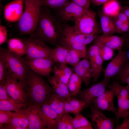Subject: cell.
<instances>
[{"label": "cell", "mask_w": 129, "mask_h": 129, "mask_svg": "<svg viewBox=\"0 0 129 129\" xmlns=\"http://www.w3.org/2000/svg\"><path fill=\"white\" fill-rule=\"evenodd\" d=\"M63 27L52 15L48 7L41 6L38 25L30 38L56 45Z\"/></svg>", "instance_id": "6da1fadb"}, {"label": "cell", "mask_w": 129, "mask_h": 129, "mask_svg": "<svg viewBox=\"0 0 129 129\" xmlns=\"http://www.w3.org/2000/svg\"><path fill=\"white\" fill-rule=\"evenodd\" d=\"M26 81L27 92L28 102L41 107L48 102L54 92L48 83L41 76L29 68Z\"/></svg>", "instance_id": "7a4b0ae2"}, {"label": "cell", "mask_w": 129, "mask_h": 129, "mask_svg": "<svg viewBox=\"0 0 129 129\" xmlns=\"http://www.w3.org/2000/svg\"><path fill=\"white\" fill-rule=\"evenodd\" d=\"M25 8L18 21V27L22 35H30L34 31L38 25L41 6L39 0H24Z\"/></svg>", "instance_id": "3957f363"}, {"label": "cell", "mask_w": 129, "mask_h": 129, "mask_svg": "<svg viewBox=\"0 0 129 129\" xmlns=\"http://www.w3.org/2000/svg\"><path fill=\"white\" fill-rule=\"evenodd\" d=\"M0 52L6 60L8 72L22 84L26 90V78L29 67L26 60L22 56L14 53L8 49L0 47Z\"/></svg>", "instance_id": "277c9868"}, {"label": "cell", "mask_w": 129, "mask_h": 129, "mask_svg": "<svg viewBox=\"0 0 129 129\" xmlns=\"http://www.w3.org/2000/svg\"><path fill=\"white\" fill-rule=\"evenodd\" d=\"M107 88L112 90L117 98L118 107L115 114L118 125L120 118H124L129 115V86H122L114 80Z\"/></svg>", "instance_id": "5b68a950"}, {"label": "cell", "mask_w": 129, "mask_h": 129, "mask_svg": "<svg viewBox=\"0 0 129 129\" xmlns=\"http://www.w3.org/2000/svg\"><path fill=\"white\" fill-rule=\"evenodd\" d=\"M29 111L28 129H57L43 114L38 105L28 102L27 104Z\"/></svg>", "instance_id": "8992f818"}, {"label": "cell", "mask_w": 129, "mask_h": 129, "mask_svg": "<svg viewBox=\"0 0 129 129\" xmlns=\"http://www.w3.org/2000/svg\"><path fill=\"white\" fill-rule=\"evenodd\" d=\"M21 39L25 47L26 59L50 57L52 48L45 43L30 37Z\"/></svg>", "instance_id": "52a82bcc"}, {"label": "cell", "mask_w": 129, "mask_h": 129, "mask_svg": "<svg viewBox=\"0 0 129 129\" xmlns=\"http://www.w3.org/2000/svg\"><path fill=\"white\" fill-rule=\"evenodd\" d=\"M96 13L87 9L74 22L73 27L75 34H97L98 28L96 21Z\"/></svg>", "instance_id": "ba28073f"}, {"label": "cell", "mask_w": 129, "mask_h": 129, "mask_svg": "<svg viewBox=\"0 0 129 129\" xmlns=\"http://www.w3.org/2000/svg\"><path fill=\"white\" fill-rule=\"evenodd\" d=\"M5 86L8 94L14 102L27 104L28 99L25 89L22 84L8 72Z\"/></svg>", "instance_id": "9c48e42d"}, {"label": "cell", "mask_w": 129, "mask_h": 129, "mask_svg": "<svg viewBox=\"0 0 129 129\" xmlns=\"http://www.w3.org/2000/svg\"><path fill=\"white\" fill-rule=\"evenodd\" d=\"M109 79L104 78L101 81L95 83L89 87L81 91L77 94L79 100L85 103L84 109L89 107L94 100L106 90Z\"/></svg>", "instance_id": "30bf717a"}, {"label": "cell", "mask_w": 129, "mask_h": 129, "mask_svg": "<svg viewBox=\"0 0 129 129\" xmlns=\"http://www.w3.org/2000/svg\"><path fill=\"white\" fill-rule=\"evenodd\" d=\"M73 26H63L57 44L68 49L78 50L86 54V45L78 43L75 39Z\"/></svg>", "instance_id": "8fae6325"}, {"label": "cell", "mask_w": 129, "mask_h": 129, "mask_svg": "<svg viewBox=\"0 0 129 129\" xmlns=\"http://www.w3.org/2000/svg\"><path fill=\"white\" fill-rule=\"evenodd\" d=\"M26 62L30 69L35 73L45 76H49L54 65L50 57L26 59Z\"/></svg>", "instance_id": "7c38bea8"}, {"label": "cell", "mask_w": 129, "mask_h": 129, "mask_svg": "<svg viewBox=\"0 0 129 129\" xmlns=\"http://www.w3.org/2000/svg\"><path fill=\"white\" fill-rule=\"evenodd\" d=\"M115 96L114 92L110 89L106 90L93 101L95 108L102 112L107 110L115 114L117 109L114 106L113 100Z\"/></svg>", "instance_id": "4fadbf2b"}, {"label": "cell", "mask_w": 129, "mask_h": 129, "mask_svg": "<svg viewBox=\"0 0 129 129\" xmlns=\"http://www.w3.org/2000/svg\"><path fill=\"white\" fill-rule=\"evenodd\" d=\"M118 51L117 55L111 60L104 70V78L110 79L117 75L126 62L127 59V53L122 49Z\"/></svg>", "instance_id": "5bb4252c"}, {"label": "cell", "mask_w": 129, "mask_h": 129, "mask_svg": "<svg viewBox=\"0 0 129 129\" xmlns=\"http://www.w3.org/2000/svg\"><path fill=\"white\" fill-rule=\"evenodd\" d=\"M90 117L92 125L96 129H113L114 123L111 119L107 117L103 112L91 105Z\"/></svg>", "instance_id": "9a60e30c"}, {"label": "cell", "mask_w": 129, "mask_h": 129, "mask_svg": "<svg viewBox=\"0 0 129 129\" xmlns=\"http://www.w3.org/2000/svg\"><path fill=\"white\" fill-rule=\"evenodd\" d=\"M29 122V111L27 106L15 111L13 113L10 123L5 127L6 129H27Z\"/></svg>", "instance_id": "2e32d148"}, {"label": "cell", "mask_w": 129, "mask_h": 129, "mask_svg": "<svg viewBox=\"0 0 129 129\" xmlns=\"http://www.w3.org/2000/svg\"><path fill=\"white\" fill-rule=\"evenodd\" d=\"M87 9L77 5L71 0L65 6L59 9V14L63 20L74 22Z\"/></svg>", "instance_id": "e0dca14e"}, {"label": "cell", "mask_w": 129, "mask_h": 129, "mask_svg": "<svg viewBox=\"0 0 129 129\" xmlns=\"http://www.w3.org/2000/svg\"><path fill=\"white\" fill-rule=\"evenodd\" d=\"M23 0H15L6 5L4 9L5 19L9 22L18 21L23 12Z\"/></svg>", "instance_id": "ac0fdd59"}, {"label": "cell", "mask_w": 129, "mask_h": 129, "mask_svg": "<svg viewBox=\"0 0 129 129\" xmlns=\"http://www.w3.org/2000/svg\"><path fill=\"white\" fill-rule=\"evenodd\" d=\"M87 58L81 59L73 66L74 72L81 79L86 86L89 85L92 79V70L90 62Z\"/></svg>", "instance_id": "d6986e66"}, {"label": "cell", "mask_w": 129, "mask_h": 129, "mask_svg": "<svg viewBox=\"0 0 129 129\" xmlns=\"http://www.w3.org/2000/svg\"><path fill=\"white\" fill-rule=\"evenodd\" d=\"M95 40V42L118 51L122 49L124 42L123 38L112 35L103 34L97 36Z\"/></svg>", "instance_id": "ffe728a7"}, {"label": "cell", "mask_w": 129, "mask_h": 129, "mask_svg": "<svg viewBox=\"0 0 129 129\" xmlns=\"http://www.w3.org/2000/svg\"><path fill=\"white\" fill-rule=\"evenodd\" d=\"M53 92L65 100L71 98L72 96L67 85L61 81L54 74L47 80Z\"/></svg>", "instance_id": "44dd1931"}, {"label": "cell", "mask_w": 129, "mask_h": 129, "mask_svg": "<svg viewBox=\"0 0 129 129\" xmlns=\"http://www.w3.org/2000/svg\"><path fill=\"white\" fill-rule=\"evenodd\" d=\"M85 105L84 102L72 97L65 100L64 106V113H73L76 115L80 113L84 108Z\"/></svg>", "instance_id": "7402d4cb"}, {"label": "cell", "mask_w": 129, "mask_h": 129, "mask_svg": "<svg viewBox=\"0 0 129 129\" xmlns=\"http://www.w3.org/2000/svg\"><path fill=\"white\" fill-rule=\"evenodd\" d=\"M101 27L104 34L112 35L117 33L113 20L111 17L104 14L100 16Z\"/></svg>", "instance_id": "603a6c76"}, {"label": "cell", "mask_w": 129, "mask_h": 129, "mask_svg": "<svg viewBox=\"0 0 129 129\" xmlns=\"http://www.w3.org/2000/svg\"><path fill=\"white\" fill-rule=\"evenodd\" d=\"M103 13L111 17H115L120 12L121 7L117 0H109L103 4Z\"/></svg>", "instance_id": "cb8c5ba5"}, {"label": "cell", "mask_w": 129, "mask_h": 129, "mask_svg": "<svg viewBox=\"0 0 129 129\" xmlns=\"http://www.w3.org/2000/svg\"><path fill=\"white\" fill-rule=\"evenodd\" d=\"M70 49L58 44L54 48L52 49L50 57L54 63H65L66 59Z\"/></svg>", "instance_id": "d4e9b609"}, {"label": "cell", "mask_w": 129, "mask_h": 129, "mask_svg": "<svg viewBox=\"0 0 129 129\" xmlns=\"http://www.w3.org/2000/svg\"><path fill=\"white\" fill-rule=\"evenodd\" d=\"M65 100L54 92L50 98L48 103L50 107L60 117L64 113V106Z\"/></svg>", "instance_id": "484cf974"}, {"label": "cell", "mask_w": 129, "mask_h": 129, "mask_svg": "<svg viewBox=\"0 0 129 129\" xmlns=\"http://www.w3.org/2000/svg\"><path fill=\"white\" fill-rule=\"evenodd\" d=\"M8 49L18 55L22 56L25 55L26 48L21 39L13 38L9 39L8 42Z\"/></svg>", "instance_id": "4316f807"}, {"label": "cell", "mask_w": 129, "mask_h": 129, "mask_svg": "<svg viewBox=\"0 0 129 129\" xmlns=\"http://www.w3.org/2000/svg\"><path fill=\"white\" fill-rule=\"evenodd\" d=\"M92 70V79L94 83L97 81L102 71L104 70L103 60L98 54L94 58L89 60Z\"/></svg>", "instance_id": "83f0119b"}, {"label": "cell", "mask_w": 129, "mask_h": 129, "mask_svg": "<svg viewBox=\"0 0 129 129\" xmlns=\"http://www.w3.org/2000/svg\"><path fill=\"white\" fill-rule=\"evenodd\" d=\"M82 81L81 78L74 72L67 84L68 89L72 96H75L80 91Z\"/></svg>", "instance_id": "f1b7e54d"}, {"label": "cell", "mask_w": 129, "mask_h": 129, "mask_svg": "<svg viewBox=\"0 0 129 129\" xmlns=\"http://www.w3.org/2000/svg\"><path fill=\"white\" fill-rule=\"evenodd\" d=\"M83 58H86V54L78 50L70 49L67 56L66 63L73 67Z\"/></svg>", "instance_id": "f546056e"}, {"label": "cell", "mask_w": 129, "mask_h": 129, "mask_svg": "<svg viewBox=\"0 0 129 129\" xmlns=\"http://www.w3.org/2000/svg\"><path fill=\"white\" fill-rule=\"evenodd\" d=\"M40 107L43 114L57 127V122L60 117L57 113L51 108L48 102L44 104Z\"/></svg>", "instance_id": "4dcf8cb0"}, {"label": "cell", "mask_w": 129, "mask_h": 129, "mask_svg": "<svg viewBox=\"0 0 129 129\" xmlns=\"http://www.w3.org/2000/svg\"><path fill=\"white\" fill-rule=\"evenodd\" d=\"M27 104L16 103L12 100L0 101V110L10 111H15L26 107Z\"/></svg>", "instance_id": "1f68e13d"}, {"label": "cell", "mask_w": 129, "mask_h": 129, "mask_svg": "<svg viewBox=\"0 0 129 129\" xmlns=\"http://www.w3.org/2000/svg\"><path fill=\"white\" fill-rule=\"evenodd\" d=\"M94 44L98 46L99 54L104 61H108L112 58L114 50L97 42H95Z\"/></svg>", "instance_id": "d6a6232c"}, {"label": "cell", "mask_w": 129, "mask_h": 129, "mask_svg": "<svg viewBox=\"0 0 129 129\" xmlns=\"http://www.w3.org/2000/svg\"><path fill=\"white\" fill-rule=\"evenodd\" d=\"M41 6L53 9H60L67 4L70 0H39Z\"/></svg>", "instance_id": "836d02e7"}, {"label": "cell", "mask_w": 129, "mask_h": 129, "mask_svg": "<svg viewBox=\"0 0 129 129\" xmlns=\"http://www.w3.org/2000/svg\"><path fill=\"white\" fill-rule=\"evenodd\" d=\"M73 118L68 113H64L57 122L58 129H74L72 125Z\"/></svg>", "instance_id": "e575fe53"}, {"label": "cell", "mask_w": 129, "mask_h": 129, "mask_svg": "<svg viewBox=\"0 0 129 129\" xmlns=\"http://www.w3.org/2000/svg\"><path fill=\"white\" fill-rule=\"evenodd\" d=\"M72 125L74 129H80L86 126H92L91 124L85 117L79 113L75 115L73 118Z\"/></svg>", "instance_id": "d590c367"}, {"label": "cell", "mask_w": 129, "mask_h": 129, "mask_svg": "<svg viewBox=\"0 0 129 129\" xmlns=\"http://www.w3.org/2000/svg\"><path fill=\"white\" fill-rule=\"evenodd\" d=\"M75 34L76 41L79 43L85 45L91 42L97 36L96 34Z\"/></svg>", "instance_id": "8d00e7d4"}, {"label": "cell", "mask_w": 129, "mask_h": 129, "mask_svg": "<svg viewBox=\"0 0 129 129\" xmlns=\"http://www.w3.org/2000/svg\"><path fill=\"white\" fill-rule=\"evenodd\" d=\"M7 64L5 57L0 52V84H5L8 73Z\"/></svg>", "instance_id": "74e56055"}, {"label": "cell", "mask_w": 129, "mask_h": 129, "mask_svg": "<svg viewBox=\"0 0 129 129\" xmlns=\"http://www.w3.org/2000/svg\"><path fill=\"white\" fill-rule=\"evenodd\" d=\"M13 113L10 111L0 110V127L10 123Z\"/></svg>", "instance_id": "f35d334b"}, {"label": "cell", "mask_w": 129, "mask_h": 129, "mask_svg": "<svg viewBox=\"0 0 129 129\" xmlns=\"http://www.w3.org/2000/svg\"><path fill=\"white\" fill-rule=\"evenodd\" d=\"M53 69L55 75L62 82L67 85L70 78L62 70L57 67L54 64Z\"/></svg>", "instance_id": "ab89813d"}, {"label": "cell", "mask_w": 129, "mask_h": 129, "mask_svg": "<svg viewBox=\"0 0 129 129\" xmlns=\"http://www.w3.org/2000/svg\"><path fill=\"white\" fill-rule=\"evenodd\" d=\"M11 100H12L7 92L5 84H0V101Z\"/></svg>", "instance_id": "60d3db41"}, {"label": "cell", "mask_w": 129, "mask_h": 129, "mask_svg": "<svg viewBox=\"0 0 129 129\" xmlns=\"http://www.w3.org/2000/svg\"><path fill=\"white\" fill-rule=\"evenodd\" d=\"M7 31L4 26L0 25V45L5 42L7 39Z\"/></svg>", "instance_id": "b9f144b4"}, {"label": "cell", "mask_w": 129, "mask_h": 129, "mask_svg": "<svg viewBox=\"0 0 129 129\" xmlns=\"http://www.w3.org/2000/svg\"><path fill=\"white\" fill-rule=\"evenodd\" d=\"M126 75H129V62H125L117 74V77Z\"/></svg>", "instance_id": "7bdbcfd3"}, {"label": "cell", "mask_w": 129, "mask_h": 129, "mask_svg": "<svg viewBox=\"0 0 129 129\" xmlns=\"http://www.w3.org/2000/svg\"><path fill=\"white\" fill-rule=\"evenodd\" d=\"M77 5L84 8L88 9L91 2V0H72Z\"/></svg>", "instance_id": "ee69618b"}, {"label": "cell", "mask_w": 129, "mask_h": 129, "mask_svg": "<svg viewBox=\"0 0 129 129\" xmlns=\"http://www.w3.org/2000/svg\"><path fill=\"white\" fill-rule=\"evenodd\" d=\"M116 129H129V115L124 118L123 123L115 127Z\"/></svg>", "instance_id": "f6af8a7d"}, {"label": "cell", "mask_w": 129, "mask_h": 129, "mask_svg": "<svg viewBox=\"0 0 129 129\" xmlns=\"http://www.w3.org/2000/svg\"><path fill=\"white\" fill-rule=\"evenodd\" d=\"M116 17L123 23H129L128 18L124 13L121 11Z\"/></svg>", "instance_id": "bcb514c9"}, {"label": "cell", "mask_w": 129, "mask_h": 129, "mask_svg": "<svg viewBox=\"0 0 129 129\" xmlns=\"http://www.w3.org/2000/svg\"><path fill=\"white\" fill-rule=\"evenodd\" d=\"M116 17V18L113 21L117 30V33H120V31L123 23Z\"/></svg>", "instance_id": "7dc6e473"}, {"label": "cell", "mask_w": 129, "mask_h": 129, "mask_svg": "<svg viewBox=\"0 0 129 129\" xmlns=\"http://www.w3.org/2000/svg\"><path fill=\"white\" fill-rule=\"evenodd\" d=\"M129 30V23H123L121 29L120 33L128 32Z\"/></svg>", "instance_id": "c3c4849f"}, {"label": "cell", "mask_w": 129, "mask_h": 129, "mask_svg": "<svg viewBox=\"0 0 129 129\" xmlns=\"http://www.w3.org/2000/svg\"><path fill=\"white\" fill-rule=\"evenodd\" d=\"M118 79L122 82L126 84L129 86V75H126L117 77Z\"/></svg>", "instance_id": "681fc988"}, {"label": "cell", "mask_w": 129, "mask_h": 129, "mask_svg": "<svg viewBox=\"0 0 129 129\" xmlns=\"http://www.w3.org/2000/svg\"><path fill=\"white\" fill-rule=\"evenodd\" d=\"M109 0H91V2L96 5H99L102 4L107 2Z\"/></svg>", "instance_id": "f907efd6"}, {"label": "cell", "mask_w": 129, "mask_h": 129, "mask_svg": "<svg viewBox=\"0 0 129 129\" xmlns=\"http://www.w3.org/2000/svg\"><path fill=\"white\" fill-rule=\"evenodd\" d=\"M124 13L129 18V6H126L121 7V11Z\"/></svg>", "instance_id": "816d5d0a"}, {"label": "cell", "mask_w": 129, "mask_h": 129, "mask_svg": "<svg viewBox=\"0 0 129 129\" xmlns=\"http://www.w3.org/2000/svg\"></svg>", "instance_id": "f5cc1de1"}, {"label": "cell", "mask_w": 129, "mask_h": 129, "mask_svg": "<svg viewBox=\"0 0 129 129\" xmlns=\"http://www.w3.org/2000/svg\"></svg>", "instance_id": "db71d44e"}, {"label": "cell", "mask_w": 129, "mask_h": 129, "mask_svg": "<svg viewBox=\"0 0 129 129\" xmlns=\"http://www.w3.org/2000/svg\"></svg>", "instance_id": "11a10c76"}]
</instances>
